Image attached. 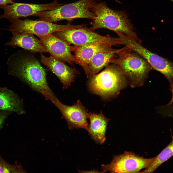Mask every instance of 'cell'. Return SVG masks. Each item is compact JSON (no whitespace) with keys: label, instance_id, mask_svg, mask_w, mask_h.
Wrapping results in <instances>:
<instances>
[{"label":"cell","instance_id":"1","mask_svg":"<svg viewBox=\"0 0 173 173\" xmlns=\"http://www.w3.org/2000/svg\"><path fill=\"white\" fill-rule=\"evenodd\" d=\"M33 53L24 50L12 54L7 63L9 73L26 83L45 98L54 96L47 83L46 70Z\"/></svg>","mask_w":173,"mask_h":173},{"label":"cell","instance_id":"2","mask_svg":"<svg viewBox=\"0 0 173 173\" xmlns=\"http://www.w3.org/2000/svg\"><path fill=\"white\" fill-rule=\"evenodd\" d=\"M92 10L95 17L89 28L94 31L97 29L104 28L115 33L119 32L141 43L142 41L134 31L132 25L127 13L123 11H117L108 7L104 2H97Z\"/></svg>","mask_w":173,"mask_h":173},{"label":"cell","instance_id":"3","mask_svg":"<svg viewBox=\"0 0 173 173\" xmlns=\"http://www.w3.org/2000/svg\"><path fill=\"white\" fill-rule=\"evenodd\" d=\"M129 83L123 72L116 65H107L100 73L89 78L88 90L92 93L107 99L117 96Z\"/></svg>","mask_w":173,"mask_h":173},{"label":"cell","instance_id":"4","mask_svg":"<svg viewBox=\"0 0 173 173\" xmlns=\"http://www.w3.org/2000/svg\"><path fill=\"white\" fill-rule=\"evenodd\" d=\"M110 63L117 66L132 87L142 86L152 68L139 55L125 46L120 49Z\"/></svg>","mask_w":173,"mask_h":173},{"label":"cell","instance_id":"5","mask_svg":"<svg viewBox=\"0 0 173 173\" xmlns=\"http://www.w3.org/2000/svg\"><path fill=\"white\" fill-rule=\"evenodd\" d=\"M99 0H79L63 4L53 10L38 12L33 16L39 17L38 20L53 23L63 20L70 21L78 18L93 19L95 15L92 8Z\"/></svg>","mask_w":173,"mask_h":173},{"label":"cell","instance_id":"6","mask_svg":"<svg viewBox=\"0 0 173 173\" xmlns=\"http://www.w3.org/2000/svg\"><path fill=\"white\" fill-rule=\"evenodd\" d=\"M55 36L69 45L80 46L95 43L111 45L122 44L121 39L107 36H102L86 28L85 26L79 28L69 29L55 32Z\"/></svg>","mask_w":173,"mask_h":173},{"label":"cell","instance_id":"7","mask_svg":"<svg viewBox=\"0 0 173 173\" xmlns=\"http://www.w3.org/2000/svg\"><path fill=\"white\" fill-rule=\"evenodd\" d=\"M11 25L8 30L12 33H29L37 37L49 35L65 30L80 28L81 25H73L68 23L60 25L43 20L17 19L10 21Z\"/></svg>","mask_w":173,"mask_h":173},{"label":"cell","instance_id":"8","mask_svg":"<svg viewBox=\"0 0 173 173\" xmlns=\"http://www.w3.org/2000/svg\"><path fill=\"white\" fill-rule=\"evenodd\" d=\"M154 158H145L132 152H126L115 155L109 164L102 165L104 172L109 171L112 173H138L142 169L149 167Z\"/></svg>","mask_w":173,"mask_h":173},{"label":"cell","instance_id":"9","mask_svg":"<svg viewBox=\"0 0 173 173\" xmlns=\"http://www.w3.org/2000/svg\"><path fill=\"white\" fill-rule=\"evenodd\" d=\"M49 100L59 110L69 129L83 128L86 130L88 125L87 110L79 100L71 106L62 104L56 97Z\"/></svg>","mask_w":173,"mask_h":173},{"label":"cell","instance_id":"10","mask_svg":"<svg viewBox=\"0 0 173 173\" xmlns=\"http://www.w3.org/2000/svg\"><path fill=\"white\" fill-rule=\"evenodd\" d=\"M56 0L48 4H36L14 3L10 5H0L4 11L0 19L6 18L9 21L20 17L33 16L38 12L54 9L63 5Z\"/></svg>","mask_w":173,"mask_h":173},{"label":"cell","instance_id":"11","mask_svg":"<svg viewBox=\"0 0 173 173\" xmlns=\"http://www.w3.org/2000/svg\"><path fill=\"white\" fill-rule=\"evenodd\" d=\"M38 37L51 56L74 66V57L72 53V47L69 44L53 33Z\"/></svg>","mask_w":173,"mask_h":173},{"label":"cell","instance_id":"12","mask_svg":"<svg viewBox=\"0 0 173 173\" xmlns=\"http://www.w3.org/2000/svg\"><path fill=\"white\" fill-rule=\"evenodd\" d=\"M40 54L41 62L58 78L62 84L63 88H67L79 74L76 69L69 67L63 62L51 56L46 57Z\"/></svg>","mask_w":173,"mask_h":173},{"label":"cell","instance_id":"13","mask_svg":"<svg viewBox=\"0 0 173 173\" xmlns=\"http://www.w3.org/2000/svg\"><path fill=\"white\" fill-rule=\"evenodd\" d=\"M110 45L102 43H95L72 46L74 53L75 62L80 65L86 75L88 72V66L91 60L97 53L102 52L111 51L116 49Z\"/></svg>","mask_w":173,"mask_h":173},{"label":"cell","instance_id":"14","mask_svg":"<svg viewBox=\"0 0 173 173\" xmlns=\"http://www.w3.org/2000/svg\"><path fill=\"white\" fill-rule=\"evenodd\" d=\"M88 118L90 123L86 130L88 134L97 144H102L106 140L105 133L109 119L102 111L98 114L88 113Z\"/></svg>","mask_w":173,"mask_h":173},{"label":"cell","instance_id":"15","mask_svg":"<svg viewBox=\"0 0 173 173\" xmlns=\"http://www.w3.org/2000/svg\"><path fill=\"white\" fill-rule=\"evenodd\" d=\"M10 40L5 44L6 46L17 47L34 53L47 52L40 39L33 34L29 33H12Z\"/></svg>","mask_w":173,"mask_h":173},{"label":"cell","instance_id":"16","mask_svg":"<svg viewBox=\"0 0 173 173\" xmlns=\"http://www.w3.org/2000/svg\"><path fill=\"white\" fill-rule=\"evenodd\" d=\"M0 110L23 113L21 100L12 91L6 87H0Z\"/></svg>","mask_w":173,"mask_h":173},{"label":"cell","instance_id":"17","mask_svg":"<svg viewBox=\"0 0 173 173\" xmlns=\"http://www.w3.org/2000/svg\"><path fill=\"white\" fill-rule=\"evenodd\" d=\"M120 49L111 51L102 52L96 54L92 59L88 66L87 77L90 78L99 73L110 63Z\"/></svg>","mask_w":173,"mask_h":173},{"label":"cell","instance_id":"18","mask_svg":"<svg viewBox=\"0 0 173 173\" xmlns=\"http://www.w3.org/2000/svg\"><path fill=\"white\" fill-rule=\"evenodd\" d=\"M170 142L156 156L154 157L151 165L141 173H151L173 156V136Z\"/></svg>","mask_w":173,"mask_h":173},{"label":"cell","instance_id":"19","mask_svg":"<svg viewBox=\"0 0 173 173\" xmlns=\"http://www.w3.org/2000/svg\"><path fill=\"white\" fill-rule=\"evenodd\" d=\"M20 169L18 167L7 163L0 157V173L17 172L20 171Z\"/></svg>","mask_w":173,"mask_h":173},{"label":"cell","instance_id":"20","mask_svg":"<svg viewBox=\"0 0 173 173\" xmlns=\"http://www.w3.org/2000/svg\"><path fill=\"white\" fill-rule=\"evenodd\" d=\"M8 113L7 111L0 112V128L7 117Z\"/></svg>","mask_w":173,"mask_h":173},{"label":"cell","instance_id":"21","mask_svg":"<svg viewBox=\"0 0 173 173\" xmlns=\"http://www.w3.org/2000/svg\"><path fill=\"white\" fill-rule=\"evenodd\" d=\"M14 3L13 0H0V5L11 4Z\"/></svg>","mask_w":173,"mask_h":173},{"label":"cell","instance_id":"22","mask_svg":"<svg viewBox=\"0 0 173 173\" xmlns=\"http://www.w3.org/2000/svg\"><path fill=\"white\" fill-rule=\"evenodd\" d=\"M171 83L170 89L172 94V97L171 101L168 105H171L173 106V82H171Z\"/></svg>","mask_w":173,"mask_h":173},{"label":"cell","instance_id":"23","mask_svg":"<svg viewBox=\"0 0 173 173\" xmlns=\"http://www.w3.org/2000/svg\"><path fill=\"white\" fill-rule=\"evenodd\" d=\"M79 172L83 173H100L98 171L95 170H92L90 171H79Z\"/></svg>","mask_w":173,"mask_h":173},{"label":"cell","instance_id":"24","mask_svg":"<svg viewBox=\"0 0 173 173\" xmlns=\"http://www.w3.org/2000/svg\"><path fill=\"white\" fill-rule=\"evenodd\" d=\"M170 1H171L173 3V0H169Z\"/></svg>","mask_w":173,"mask_h":173},{"label":"cell","instance_id":"25","mask_svg":"<svg viewBox=\"0 0 173 173\" xmlns=\"http://www.w3.org/2000/svg\"><path fill=\"white\" fill-rule=\"evenodd\" d=\"M115 1H117V0H114Z\"/></svg>","mask_w":173,"mask_h":173}]
</instances>
